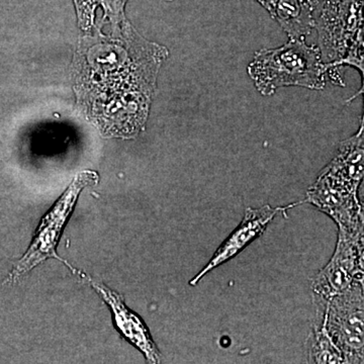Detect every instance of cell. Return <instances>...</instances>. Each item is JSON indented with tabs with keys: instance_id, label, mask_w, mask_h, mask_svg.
I'll return each instance as SVG.
<instances>
[{
	"instance_id": "cell-10",
	"label": "cell",
	"mask_w": 364,
	"mask_h": 364,
	"mask_svg": "<svg viewBox=\"0 0 364 364\" xmlns=\"http://www.w3.org/2000/svg\"><path fill=\"white\" fill-rule=\"evenodd\" d=\"M364 124L363 117L358 133L340 144L337 154L326 169L335 176L354 184H360L363 178Z\"/></svg>"
},
{
	"instance_id": "cell-14",
	"label": "cell",
	"mask_w": 364,
	"mask_h": 364,
	"mask_svg": "<svg viewBox=\"0 0 364 364\" xmlns=\"http://www.w3.org/2000/svg\"><path fill=\"white\" fill-rule=\"evenodd\" d=\"M310 1V4H312V6H317L318 2L323 1V0H309Z\"/></svg>"
},
{
	"instance_id": "cell-3",
	"label": "cell",
	"mask_w": 364,
	"mask_h": 364,
	"mask_svg": "<svg viewBox=\"0 0 364 364\" xmlns=\"http://www.w3.org/2000/svg\"><path fill=\"white\" fill-rule=\"evenodd\" d=\"M98 181L95 172L85 171L76 176L51 210L45 215L32 244L18 262L14 264L4 284H13L49 258L61 260L57 255V245L69 217L77 202L79 195L87 186H95Z\"/></svg>"
},
{
	"instance_id": "cell-12",
	"label": "cell",
	"mask_w": 364,
	"mask_h": 364,
	"mask_svg": "<svg viewBox=\"0 0 364 364\" xmlns=\"http://www.w3.org/2000/svg\"><path fill=\"white\" fill-rule=\"evenodd\" d=\"M363 33H360L352 43L343 58L334 62V63L326 64V67L327 69H337L343 66L354 67L360 72L361 76L363 77Z\"/></svg>"
},
{
	"instance_id": "cell-5",
	"label": "cell",
	"mask_w": 364,
	"mask_h": 364,
	"mask_svg": "<svg viewBox=\"0 0 364 364\" xmlns=\"http://www.w3.org/2000/svg\"><path fill=\"white\" fill-rule=\"evenodd\" d=\"M363 229L339 228L338 241L330 262L313 279L314 294L329 299L353 282H363Z\"/></svg>"
},
{
	"instance_id": "cell-7",
	"label": "cell",
	"mask_w": 364,
	"mask_h": 364,
	"mask_svg": "<svg viewBox=\"0 0 364 364\" xmlns=\"http://www.w3.org/2000/svg\"><path fill=\"white\" fill-rule=\"evenodd\" d=\"M81 277L90 282V286L102 296L111 309L114 326L127 341L130 342L139 351L142 352L149 363H161V354L153 341L148 328L142 318L131 311L124 304L123 298L117 291H112L105 284L95 282L87 275L80 273Z\"/></svg>"
},
{
	"instance_id": "cell-8",
	"label": "cell",
	"mask_w": 364,
	"mask_h": 364,
	"mask_svg": "<svg viewBox=\"0 0 364 364\" xmlns=\"http://www.w3.org/2000/svg\"><path fill=\"white\" fill-rule=\"evenodd\" d=\"M286 210L287 208H272L268 205L259 208H248L240 225L232 232L227 240L215 251L210 262L191 280L189 284L196 286L208 272L234 258L251 242L258 238L277 215Z\"/></svg>"
},
{
	"instance_id": "cell-6",
	"label": "cell",
	"mask_w": 364,
	"mask_h": 364,
	"mask_svg": "<svg viewBox=\"0 0 364 364\" xmlns=\"http://www.w3.org/2000/svg\"><path fill=\"white\" fill-rule=\"evenodd\" d=\"M358 184L345 181L326 168L309 188L305 203H312L345 230L363 229V208Z\"/></svg>"
},
{
	"instance_id": "cell-2",
	"label": "cell",
	"mask_w": 364,
	"mask_h": 364,
	"mask_svg": "<svg viewBox=\"0 0 364 364\" xmlns=\"http://www.w3.org/2000/svg\"><path fill=\"white\" fill-rule=\"evenodd\" d=\"M314 303L316 315L342 352L344 363H363V282H353L329 299L314 294Z\"/></svg>"
},
{
	"instance_id": "cell-4",
	"label": "cell",
	"mask_w": 364,
	"mask_h": 364,
	"mask_svg": "<svg viewBox=\"0 0 364 364\" xmlns=\"http://www.w3.org/2000/svg\"><path fill=\"white\" fill-rule=\"evenodd\" d=\"M363 0H323L313 7L318 49L325 64L343 58L363 33Z\"/></svg>"
},
{
	"instance_id": "cell-1",
	"label": "cell",
	"mask_w": 364,
	"mask_h": 364,
	"mask_svg": "<svg viewBox=\"0 0 364 364\" xmlns=\"http://www.w3.org/2000/svg\"><path fill=\"white\" fill-rule=\"evenodd\" d=\"M247 72L264 97L287 86L322 90L328 79L318 45H308L301 39H289L280 47L260 50L254 55Z\"/></svg>"
},
{
	"instance_id": "cell-9",
	"label": "cell",
	"mask_w": 364,
	"mask_h": 364,
	"mask_svg": "<svg viewBox=\"0 0 364 364\" xmlns=\"http://www.w3.org/2000/svg\"><path fill=\"white\" fill-rule=\"evenodd\" d=\"M282 26L289 39L306 40L315 30L312 4L309 0H256Z\"/></svg>"
},
{
	"instance_id": "cell-13",
	"label": "cell",
	"mask_w": 364,
	"mask_h": 364,
	"mask_svg": "<svg viewBox=\"0 0 364 364\" xmlns=\"http://www.w3.org/2000/svg\"><path fill=\"white\" fill-rule=\"evenodd\" d=\"M75 4L79 16L86 20L92 16L95 6H97V0H75Z\"/></svg>"
},
{
	"instance_id": "cell-11",
	"label": "cell",
	"mask_w": 364,
	"mask_h": 364,
	"mask_svg": "<svg viewBox=\"0 0 364 364\" xmlns=\"http://www.w3.org/2000/svg\"><path fill=\"white\" fill-rule=\"evenodd\" d=\"M309 358L311 363H344L343 355L329 336L322 318L316 315L313 333L309 343Z\"/></svg>"
}]
</instances>
